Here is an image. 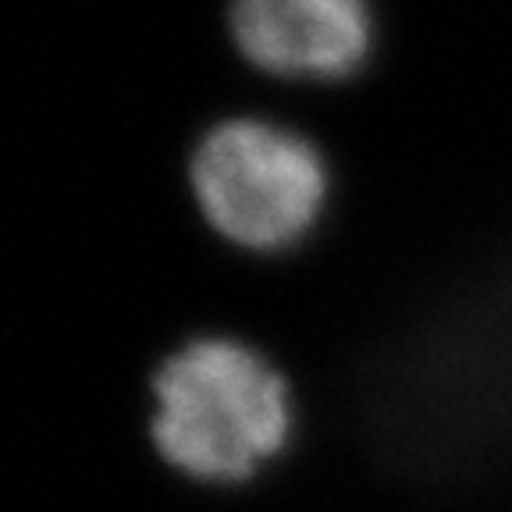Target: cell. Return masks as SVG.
<instances>
[{"mask_svg":"<svg viewBox=\"0 0 512 512\" xmlns=\"http://www.w3.org/2000/svg\"><path fill=\"white\" fill-rule=\"evenodd\" d=\"M153 445L203 484H249L296 438V392L264 352L207 335L171 352L153 374Z\"/></svg>","mask_w":512,"mask_h":512,"instance_id":"cell-1","label":"cell"},{"mask_svg":"<svg viewBox=\"0 0 512 512\" xmlns=\"http://www.w3.org/2000/svg\"><path fill=\"white\" fill-rule=\"evenodd\" d=\"M203 221L246 253L303 246L331 207V164L306 132L260 114L210 125L189 160Z\"/></svg>","mask_w":512,"mask_h":512,"instance_id":"cell-2","label":"cell"},{"mask_svg":"<svg viewBox=\"0 0 512 512\" xmlns=\"http://www.w3.org/2000/svg\"><path fill=\"white\" fill-rule=\"evenodd\" d=\"M242 61L285 82H345L377 50V0H228Z\"/></svg>","mask_w":512,"mask_h":512,"instance_id":"cell-3","label":"cell"}]
</instances>
